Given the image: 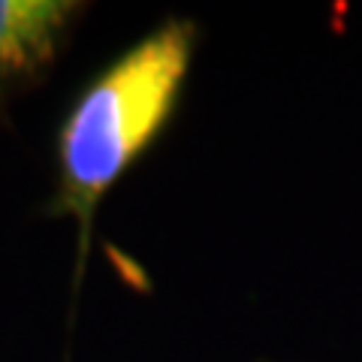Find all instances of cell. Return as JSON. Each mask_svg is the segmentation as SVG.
Returning a JSON list of instances; mask_svg holds the SVG:
<instances>
[{
    "mask_svg": "<svg viewBox=\"0 0 362 362\" xmlns=\"http://www.w3.org/2000/svg\"><path fill=\"white\" fill-rule=\"evenodd\" d=\"M190 64V28L166 25L90 85L61 136L73 202L90 209L166 121Z\"/></svg>",
    "mask_w": 362,
    "mask_h": 362,
    "instance_id": "obj_1",
    "label": "cell"
},
{
    "mask_svg": "<svg viewBox=\"0 0 362 362\" xmlns=\"http://www.w3.org/2000/svg\"><path fill=\"white\" fill-rule=\"evenodd\" d=\"M70 9L61 0H0V78L49 58Z\"/></svg>",
    "mask_w": 362,
    "mask_h": 362,
    "instance_id": "obj_2",
    "label": "cell"
}]
</instances>
